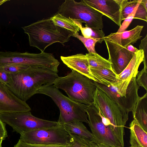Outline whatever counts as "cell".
Returning <instances> with one entry per match:
<instances>
[{
	"label": "cell",
	"instance_id": "cell-35",
	"mask_svg": "<svg viewBox=\"0 0 147 147\" xmlns=\"http://www.w3.org/2000/svg\"><path fill=\"white\" fill-rule=\"evenodd\" d=\"M9 80V74L0 70V82L6 85Z\"/></svg>",
	"mask_w": 147,
	"mask_h": 147
},
{
	"label": "cell",
	"instance_id": "cell-14",
	"mask_svg": "<svg viewBox=\"0 0 147 147\" xmlns=\"http://www.w3.org/2000/svg\"><path fill=\"white\" fill-rule=\"evenodd\" d=\"M88 5L107 17L119 26L122 21L119 5L116 0H83Z\"/></svg>",
	"mask_w": 147,
	"mask_h": 147
},
{
	"label": "cell",
	"instance_id": "cell-6",
	"mask_svg": "<svg viewBox=\"0 0 147 147\" xmlns=\"http://www.w3.org/2000/svg\"><path fill=\"white\" fill-rule=\"evenodd\" d=\"M136 77L130 80L118 81L108 86L94 81L96 87L104 92L121 108L129 112H132L140 96L138 90L140 86Z\"/></svg>",
	"mask_w": 147,
	"mask_h": 147
},
{
	"label": "cell",
	"instance_id": "cell-13",
	"mask_svg": "<svg viewBox=\"0 0 147 147\" xmlns=\"http://www.w3.org/2000/svg\"><path fill=\"white\" fill-rule=\"evenodd\" d=\"M31 110L26 102L18 98L6 85L0 82V114Z\"/></svg>",
	"mask_w": 147,
	"mask_h": 147
},
{
	"label": "cell",
	"instance_id": "cell-25",
	"mask_svg": "<svg viewBox=\"0 0 147 147\" xmlns=\"http://www.w3.org/2000/svg\"><path fill=\"white\" fill-rule=\"evenodd\" d=\"M141 0H116L119 4L123 20L131 13Z\"/></svg>",
	"mask_w": 147,
	"mask_h": 147
},
{
	"label": "cell",
	"instance_id": "cell-3",
	"mask_svg": "<svg viewBox=\"0 0 147 147\" xmlns=\"http://www.w3.org/2000/svg\"><path fill=\"white\" fill-rule=\"evenodd\" d=\"M53 86L64 91L68 97L78 103L87 105L94 102L97 88L94 81L73 70L64 77H58Z\"/></svg>",
	"mask_w": 147,
	"mask_h": 147
},
{
	"label": "cell",
	"instance_id": "cell-22",
	"mask_svg": "<svg viewBox=\"0 0 147 147\" xmlns=\"http://www.w3.org/2000/svg\"><path fill=\"white\" fill-rule=\"evenodd\" d=\"M79 28L83 36L85 38H92L98 40V42L101 43L104 40L105 34L102 30L92 28L87 26L83 27L82 23L84 22L80 20L70 18Z\"/></svg>",
	"mask_w": 147,
	"mask_h": 147
},
{
	"label": "cell",
	"instance_id": "cell-39",
	"mask_svg": "<svg viewBox=\"0 0 147 147\" xmlns=\"http://www.w3.org/2000/svg\"><path fill=\"white\" fill-rule=\"evenodd\" d=\"M91 144L92 147H99L98 144L92 142Z\"/></svg>",
	"mask_w": 147,
	"mask_h": 147
},
{
	"label": "cell",
	"instance_id": "cell-10",
	"mask_svg": "<svg viewBox=\"0 0 147 147\" xmlns=\"http://www.w3.org/2000/svg\"><path fill=\"white\" fill-rule=\"evenodd\" d=\"M70 136L62 125L24 132L20 140L27 143L42 145H69Z\"/></svg>",
	"mask_w": 147,
	"mask_h": 147
},
{
	"label": "cell",
	"instance_id": "cell-2",
	"mask_svg": "<svg viewBox=\"0 0 147 147\" xmlns=\"http://www.w3.org/2000/svg\"><path fill=\"white\" fill-rule=\"evenodd\" d=\"M22 28L28 36L30 45L41 52H44L47 47L55 43L64 45L74 34L55 25L51 17L38 20Z\"/></svg>",
	"mask_w": 147,
	"mask_h": 147
},
{
	"label": "cell",
	"instance_id": "cell-21",
	"mask_svg": "<svg viewBox=\"0 0 147 147\" xmlns=\"http://www.w3.org/2000/svg\"><path fill=\"white\" fill-rule=\"evenodd\" d=\"M62 125L69 134H76L92 141L93 138L91 132L87 129L82 122L75 121Z\"/></svg>",
	"mask_w": 147,
	"mask_h": 147
},
{
	"label": "cell",
	"instance_id": "cell-28",
	"mask_svg": "<svg viewBox=\"0 0 147 147\" xmlns=\"http://www.w3.org/2000/svg\"><path fill=\"white\" fill-rule=\"evenodd\" d=\"M73 36L77 38L83 43L89 53H96L95 46L96 43L98 42L97 40L92 38H84L80 35L78 32L74 33Z\"/></svg>",
	"mask_w": 147,
	"mask_h": 147
},
{
	"label": "cell",
	"instance_id": "cell-18",
	"mask_svg": "<svg viewBox=\"0 0 147 147\" xmlns=\"http://www.w3.org/2000/svg\"><path fill=\"white\" fill-rule=\"evenodd\" d=\"M129 142L133 147H147V133L134 119L129 125Z\"/></svg>",
	"mask_w": 147,
	"mask_h": 147
},
{
	"label": "cell",
	"instance_id": "cell-38",
	"mask_svg": "<svg viewBox=\"0 0 147 147\" xmlns=\"http://www.w3.org/2000/svg\"><path fill=\"white\" fill-rule=\"evenodd\" d=\"M99 147H112L110 146L103 144H98Z\"/></svg>",
	"mask_w": 147,
	"mask_h": 147
},
{
	"label": "cell",
	"instance_id": "cell-7",
	"mask_svg": "<svg viewBox=\"0 0 147 147\" xmlns=\"http://www.w3.org/2000/svg\"><path fill=\"white\" fill-rule=\"evenodd\" d=\"M58 13L67 18L81 20L86 26L92 28L102 30L103 28V15L88 5L83 1L78 2L66 0L59 6Z\"/></svg>",
	"mask_w": 147,
	"mask_h": 147
},
{
	"label": "cell",
	"instance_id": "cell-40",
	"mask_svg": "<svg viewBox=\"0 0 147 147\" xmlns=\"http://www.w3.org/2000/svg\"><path fill=\"white\" fill-rule=\"evenodd\" d=\"M10 1L9 0H0V6L3 4L5 2Z\"/></svg>",
	"mask_w": 147,
	"mask_h": 147
},
{
	"label": "cell",
	"instance_id": "cell-24",
	"mask_svg": "<svg viewBox=\"0 0 147 147\" xmlns=\"http://www.w3.org/2000/svg\"><path fill=\"white\" fill-rule=\"evenodd\" d=\"M51 18L55 25L74 33L80 30L79 27L70 18L65 17L57 12Z\"/></svg>",
	"mask_w": 147,
	"mask_h": 147
},
{
	"label": "cell",
	"instance_id": "cell-16",
	"mask_svg": "<svg viewBox=\"0 0 147 147\" xmlns=\"http://www.w3.org/2000/svg\"><path fill=\"white\" fill-rule=\"evenodd\" d=\"M60 58L63 62L71 70L97 82L91 74L85 55L78 53L68 56H61Z\"/></svg>",
	"mask_w": 147,
	"mask_h": 147
},
{
	"label": "cell",
	"instance_id": "cell-27",
	"mask_svg": "<svg viewBox=\"0 0 147 147\" xmlns=\"http://www.w3.org/2000/svg\"><path fill=\"white\" fill-rule=\"evenodd\" d=\"M31 67L29 65L17 64H6L0 65V70L9 74H17Z\"/></svg>",
	"mask_w": 147,
	"mask_h": 147
},
{
	"label": "cell",
	"instance_id": "cell-33",
	"mask_svg": "<svg viewBox=\"0 0 147 147\" xmlns=\"http://www.w3.org/2000/svg\"><path fill=\"white\" fill-rule=\"evenodd\" d=\"M142 49L144 52V58L143 61L144 67L147 68V34L141 41L139 46V50Z\"/></svg>",
	"mask_w": 147,
	"mask_h": 147
},
{
	"label": "cell",
	"instance_id": "cell-12",
	"mask_svg": "<svg viewBox=\"0 0 147 147\" xmlns=\"http://www.w3.org/2000/svg\"><path fill=\"white\" fill-rule=\"evenodd\" d=\"M104 40L108 51V60L111 63L112 69L116 75H118L127 67L135 53L109 40Z\"/></svg>",
	"mask_w": 147,
	"mask_h": 147
},
{
	"label": "cell",
	"instance_id": "cell-8",
	"mask_svg": "<svg viewBox=\"0 0 147 147\" xmlns=\"http://www.w3.org/2000/svg\"><path fill=\"white\" fill-rule=\"evenodd\" d=\"M0 119L11 126L13 131L20 135L24 132L54 127L60 125L57 121L37 118L30 111L2 113L0 114Z\"/></svg>",
	"mask_w": 147,
	"mask_h": 147
},
{
	"label": "cell",
	"instance_id": "cell-37",
	"mask_svg": "<svg viewBox=\"0 0 147 147\" xmlns=\"http://www.w3.org/2000/svg\"><path fill=\"white\" fill-rule=\"evenodd\" d=\"M141 3L145 9L147 10V0H141Z\"/></svg>",
	"mask_w": 147,
	"mask_h": 147
},
{
	"label": "cell",
	"instance_id": "cell-15",
	"mask_svg": "<svg viewBox=\"0 0 147 147\" xmlns=\"http://www.w3.org/2000/svg\"><path fill=\"white\" fill-rule=\"evenodd\" d=\"M144 26L137 25L133 29L121 33H112L105 36L104 40H109L124 47L133 44L142 37L140 35Z\"/></svg>",
	"mask_w": 147,
	"mask_h": 147
},
{
	"label": "cell",
	"instance_id": "cell-29",
	"mask_svg": "<svg viewBox=\"0 0 147 147\" xmlns=\"http://www.w3.org/2000/svg\"><path fill=\"white\" fill-rule=\"evenodd\" d=\"M147 68L144 67L140 71H138L136 78L137 83L139 86L143 87L147 90Z\"/></svg>",
	"mask_w": 147,
	"mask_h": 147
},
{
	"label": "cell",
	"instance_id": "cell-36",
	"mask_svg": "<svg viewBox=\"0 0 147 147\" xmlns=\"http://www.w3.org/2000/svg\"><path fill=\"white\" fill-rule=\"evenodd\" d=\"M125 48L129 51L134 53H136L139 50L131 45H129Z\"/></svg>",
	"mask_w": 147,
	"mask_h": 147
},
{
	"label": "cell",
	"instance_id": "cell-19",
	"mask_svg": "<svg viewBox=\"0 0 147 147\" xmlns=\"http://www.w3.org/2000/svg\"><path fill=\"white\" fill-rule=\"evenodd\" d=\"M135 120L146 132L147 131V94L139 97L132 112Z\"/></svg>",
	"mask_w": 147,
	"mask_h": 147
},
{
	"label": "cell",
	"instance_id": "cell-5",
	"mask_svg": "<svg viewBox=\"0 0 147 147\" xmlns=\"http://www.w3.org/2000/svg\"><path fill=\"white\" fill-rule=\"evenodd\" d=\"M93 104L102 116L109 121L111 129L124 146V128L129 112L121 108L97 87Z\"/></svg>",
	"mask_w": 147,
	"mask_h": 147
},
{
	"label": "cell",
	"instance_id": "cell-30",
	"mask_svg": "<svg viewBox=\"0 0 147 147\" xmlns=\"http://www.w3.org/2000/svg\"><path fill=\"white\" fill-rule=\"evenodd\" d=\"M141 0L140 2L139 3L133 12L124 20V21L121 24V26L119 27V28L118 29L117 32H122L125 31L126 29L128 28L133 20L134 19L137 8L140 3Z\"/></svg>",
	"mask_w": 147,
	"mask_h": 147
},
{
	"label": "cell",
	"instance_id": "cell-20",
	"mask_svg": "<svg viewBox=\"0 0 147 147\" xmlns=\"http://www.w3.org/2000/svg\"><path fill=\"white\" fill-rule=\"evenodd\" d=\"M89 69L97 82L108 86L113 84L119 81L117 75L112 69L90 68Z\"/></svg>",
	"mask_w": 147,
	"mask_h": 147
},
{
	"label": "cell",
	"instance_id": "cell-42",
	"mask_svg": "<svg viewBox=\"0 0 147 147\" xmlns=\"http://www.w3.org/2000/svg\"><path fill=\"white\" fill-rule=\"evenodd\" d=\"M132 147V146H130V147Z\"/></svg>",
	"mask_w": 147,
	"mask_h": 147
},
{
	"label": "cell",
	"instance_id": "cell-23",
	"mask_svg": "<svg viewBox=\"0 0 147 147\" xmlns=\"http://www.w3.org/2000/svg\"><path fill=\"white\" fill-rule=\"evenodd\" d=\"M89 68L112 69L110 62L97 53H88L85 54Z\"/></svg>",
	"mask_w": 147,
	"mask_h": 147
},
{
	"label": "cell",
	"instance_id": "cell-32",
	"mask_svg": "<svg viewBox=\"0 0 147 147\" xmlns=\"http://www.w3.org/2000/svg\"><path fill=\"white\" fill-rule=\"evenodd\" d=\"M134 19H139L147 22V10L143 6L141 2L138 6Z\"/></svg>",
	"mask_w": 147,
	"mask_h": 147
},
{
	"label": "cell",
	"instance_id": "cell-4",
	"mask_svg": "<svg viewBox=\"0 0 147 147\" xmlns=\"http://www.w3.org/2000/svg\"><path fill=\"white\" fill-rule=\"evenodd\" d=\"M37 94L50 97L59 108L60 115L57 121L63 125L75 121L88 123L86 111L88 105L77 102L63 95L53 85L44 86Z\"/></svg>",
	"mask_w": 147,
	"mask_h": 147
},
{
	"label": "cell",
	"instance_id": "cell-31",
	"mask_svg": "<svg viewBox=\"0 0 147 147\" xmlns=\"http://www.w3.org/2000/svg\"><path fill=\"white\" fill-rule=\"evenodd\" d=\"M69 145H42L26 143L19 139L14 147H69Z\"/></svg>",
	"mask_w": 147,
	"mask_h": 147
},
{
	"label": "cell",
	"instance_id": "cell-1",
	"mask_svg": "<svg viewBox=\"0 0 147 147\" xmlns=\"http://www.w3.org/2000/svg\"><path fill=\"white\" fill-rule=\"evenodd\" d=\"M9 75V82L6 86L16 96L25 102L37 94L42 87L53 85L58 77L56 72L34 67Z\"/></svg>",
	"mask_w": 147,
	"mask_h": 147
},
{
	"label": "cell",
	"instance_id": "cell-9",
	"mask_svg": "<svg viewBox=\"0 0 147 147\" xmlns=\"http://www.w3.org/2000/svg\"><path fill=\"white\" fill-rule=\"evenodd\" d=\"M86 112L93 136L92 142L112 147H124L110 127L104 123L100 113L93 104L88 105Z\"/></svg>",
	"mask_w": 147,
	"mask_h": 147
},
{
	"label": "cell",
	"instance_id": "cell-17",
	"mask_svg": "<svg viewBox=\"0 0 147 147\" xmlns=\"http://www.w3.org/2000/svg\"><path fill=\"white\" fill-rule=\"evenodd\" d=\"M144 52L139 49L134 53L132 59L127 67L119 74L117 76L119 81L130 80L136 77L139 66L144 60Z\"/></svg>",
	"mask_w": 147,
	"mask_h": 147
},
{
	"label": "cell",
	"instance_id": "cell-26",
	"mask_svg": "<svg viewBox=\"0 0 147 147\" xmlns=\"http://www.w3.org/2000/svg\"><path fill=\"white\" fill-rule=\"evenodd\" d=\"M69 135V147H92V141L89 140L74 134Z\"/></svg>",
	"mask_w": 147,
	"mask_h": 147
},
{
	"label": "cell",
	"instance_id": "cell-41",
	"mask_svg": "<svg viewBox=\"0 0 147 147\" xmlns=\"http://www.w3.org/2000/svg\"><path fill=\"white\" fill-rule=\"evenodd\" d=\"M0 147H2L1 145H0Z\"/></svg>",
	"mask_w": 147,
	"mask_h": 147
},
{
	"label": "cell",
	"instance_id": "cell-34",
	"mask_svg": "<svg viewBox=\"0 0 147 147\" xmlns=\"http://www.w3.org/2000/svg\"><path fill=\"white\" fill-rule=\"evenodd\" d=\"M5 126L6 124L0 119V145H1L2 141L7 136Z\"/></svg>",
	"mask_w": 147,
	"mask_h": 147
},
{
	"label": "cell",
	"instance_id": "cell-11",
	"mask_svg": "<svg viewBox=\"0 0 147 147\" xmlns=\"http://www.w3.org/2000/svg\"><path fill=\"white\" fill-rule=\"evenodd\" d=\"M50 59L48 53L44 52L38 53L27 52L0 51V65L6 64H22L32 67L48 68Z\"/></svg>",
	"mask_w": 147,
	"mask_h": 147
}]
</instances>
